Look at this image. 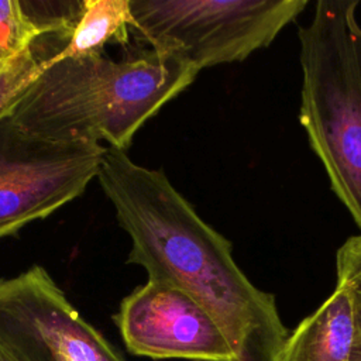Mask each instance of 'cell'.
Wrapping results in <instances>:
<instances>
[{
  "label": "cell",
  "mask_w": 361,
  "mask_h": 361,
  "mask_svg": "<svg viewBox=\"0 0 361 361\" xmlns=\"http://www.w3.org/2000/svg\"><path fill=\"white\" fill-rule=\"evenodd\" d=\"M97 180L131 238L128 262L189 293L213 317L235 361H276L289 336L274 295L252 285L230 241L209 226L166 175L107 148Z\"/></svg>",
  "instance_id": "cell-1"
},
{
  "label": "cell",
  "mask_w": 361,
  "mask_h": 361,
  "mask_svg": "<svg viewBox=\"0 0 361 361\" xmlns=\"http://www.w3.org/2000/svg\"><path fill=\"white\" fill-rule=\"evenodd\" d=\"M199 71L149 49L113 61L103 54L45 58L41 73L8 113L32 135L61 142H107L126 151L134 134Z\"/></svg>",
  "instance_id": "cell-2"
},
{
  "label": "cell",
  "mask_w": 361,
  "mask_h": 361,
  "mask_svg": "<svg viewBox=\"0 0 361 361\" xmlns=\"http://www.w3.org/2000/svg\"><path fill=\"white\" fill-rule=\"evenodd\" d=\"M357 0H319L299 27V121L361 230V24Z\"/></svg>",
  "instance_id": "cell-3"
},
{
  "label": "cell",
  "mask_w": 361,
  "mask_h": 361,
  "mask_svg": "<svg viewBox=\"0 0 361 361\" xmlns=\"http://www.w3.org/2000/svg\"><path fill=\"white\" fill-rule=\"evenodd\" d=\"M307 0H130L133 30L199 72L268 47Z\"/></svg>",
  "instance_id": "cell-4"
},
{
  "label": "cell",
  "mask_w": 361,
  "mask_h": 361,
  "mask_svg": "<svg viewBox=\"0 0 361 361\" xmlns=\"http://www.w3.org/2000/svg\"><path fill=\"white\" fill-rule=\"evenodd\" d=\"M107 147L61 142L25 131L0 116V240L48 217L97 178Z\"/></svg>",
  "instance_id": "cell-5"
},
{
  "label": "cell",
  "mask_w": 361,
  "mask_h": 361,
  "mask_svg": "<svg viewBox=\"0 0 361 361\" xmlns=\"http://www.w3.org/2000/svg\"><path fill=\"white\" fill-rule=\"evenodd\" d=\"M0 347L17 361H124L39 265L0 279Z\"/></svg>",
  "instance_id": "cell-6"
},
{
  "label": "cell",
  "mask_w": 361,
  "mask_h": 361,
  "mask_svg": "<svg viewBox=\"0 0 361 361\" xmlns=\"http://www.w3.org/2000/svg\"><path fill=\"white\" fill-rule=\"evenodd\" d=\"M116 323L128 351L157 360L235 361L213 317L185 290L151 281L121 300Z\"/></svg>",
  "instance_id": "cell-7"
},
{
  "label": "cell",
  "mask_w": 361,
  "mask_h": 361,
  "mask_svg": "<svg viewBox=\"0 0 361 361\" xmlns=\"http://www.w3.org/2000/svg\"><path fill=\"white\" fill-rule=\"evenodd\" d=\"M354 314L348 293H333L289 333L276 361H351Z\"/></svg>",
  "instance_id": "cell-8"
},
{
  "label": "cell",
  "mask_w": 361,
  "mask_h": 361,
  "mask_svg": "<svg viewBox=\"0 0 361 361\" xmlns=\"http://www.w3.org/2000/svg\"><path fill=\"white\" fill-rule=\"evenodd\" d=\"M130 30H133L130 0H83L73 28L48 58L63 59L103 54L109 42L126 44Z\"/></svg>",
  "instance_id": "cell-9"
},
{
  "label": "cell",
  "mask_w": 361,
  "mask_h": 361,
  "mask_svg": "<svg viewBox=\"0 0 361 361\" xmlns=\"http://www.w3.org/2000/svg\"><path fill=\"white\" fill-rule=\"evenodd\" d=\"M39 38V32L24 14L20 0H0V69L23 58Z\"/></svg>",
  "instance_id": "cell-10"
},
{
  "label": "cell",
  "mask_w": 361,
  "mask_h": 361,
  "mask_svg": "<svg viewBox=\"0 0 361 361\" xmlns=\"http://www.w3.org/2000/svg\"><path fill=\"white\" fill-rule=\"evenodd\" d=\"M336 286L351 300L354 314V344L351 361H361V234L347 238L336 254Z\"/></svg>",
  "instance_id": "cell-11"
},
{
  "label": "cell",
  "mask_w": 361,
  "mask_h": 361,
  "mask_svg": "<svg viewBox=\"0 0 361 361\" xmlns=\"http://www.w3.org/2000/svg\"><path fill=\"white\" fill-rule=\"evenodd\" d=\"M20 4L41 37H52L61 42L73 28L83 0H20Z\"/></svg>",
  "instance_id": "cell-12"
},
{
  "label": "cell",
  "mask_w": 361,
  "mask_h": 361,
  "mask_svg": "<svg viewBox=\"0 0 361 361\" xmlns=\"http://www.w3.org/2000/svg\"><path fill=\"white\" fill-rule=\"evenodd\" d=\"M45 58L34 48L13 65L0 69V116L7 113L30 83L41 73Z\"/></svg>",
  "instance_id": "cell-13"
},
{
  "label": "cell",
  "mask_w": 361,
  "mask_h": 361,
  "mask_svg": "<svg viewBox=\"0 0 361 361\" xmlns=\"http://www.w3.org/2000/svg\"><path fill=\"white\" fill-rule=\"evenodd\" d=\"M0 361H17V360L13 358L6 350H3V348L0 347Z\"/></svg>",
  "instance_id": "cell-14"
}]
</instances>
